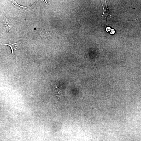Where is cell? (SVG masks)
<instances>
[{
  "label": "cell",
  "instance_id": "3957f363",
  "mask_svg": "<svg viewBox=\"0 0 141 141\" xmlns=\"http://www.w3.org/2000/svg\"><path fill=\"white\" fill-rule=\"evenodd\" d=\"M19 43V42H18L14 44H11L9 42V44H2L7 45L10 46L11 49L12 51L11 55H12L14 52V50H16V49L17 48V44H18Z\"/></svg>",
  "mask_w": 141,
  "mask_h": 141
},
{
  "label": "cell",
  "instance_id": "5b68a950",
  "mask_svg": "<svg viewBox=\"0 0 141 141\" xmlns=\"http://www.w3.org/2000/svg\"><path fill=\"white\" fill-rule=\"evenodd\" d=\"M54 93L58 98H60V90L59 89L58 87H56L54 91Z\"/></svg>",
  "mask_w": 141,
  "mask_h": 141
},
{
  "label": "cell",
  "instance_id": "7a4b0ae2",
  "mask_svg": "<svg viewBox=\"0 0 141 141\" xmlns=\"http://www.w3.org/2000/svg\"><path fill=\"white\" fill-rule=\"evenodd\" d=\"M12 1L14 2V3L16 4V6L18 7L21 10L27 11L29 10L32 8L33 5L35 3H34L33 5L31 6H29L27 7H24L22 6H21L18 4L15 1Z\"/></svg>",
  "mask_w": 141,
  "mask_h": 141
},
{
  "label": "cell",
  "instance_id": "277c9868",
  "mask_svg": "<svg viewBox=\"0 0 141 141\" xmlns=\"http://www.w3.org/2000/svg\"><path fill=\"white\" fill-rule=\"evenodd\" d=\"M4 25L8 31L10 32L11 31V25L10 22L8 20L6 17H4Z\"/></svg>",
  "mask_w": 141,
  "mask_h": 141
},
{
  "label": "cell",
  "instance_id": "6da1fadb",
  "mask_svg": "<svg viewBox=\"0 0 141 141\" xmlns=\"http://www.w3.org/2000/svg\"><path fill=\"white\" fill-rule=\"evenodd\" d=\"M102 5L103 8L104 12L102 17L104 16L106 20H107L111 16L110 11L107 8L106 3L104 4V5L102 4Z\"/></svg>",
  "mask_w": 141,
  "mask_h": 141
}]
</instances>
